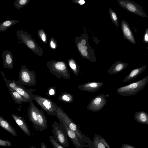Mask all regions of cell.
<instances>
[{
  "mask_svg": "<svg viewBox=\"0 0 148 148\" xmlns=\"http://www.w3.org/2000/svg\"><path fill=\"white\" fill-rule=\"evenodd\" d=\"M88 38L87 33H83L79 36L75 37V45L79 54L82 58L91 62H96L94 50L89 45Z\"/></svg>",
  "mask_w": 148,
  "mask_h": 148,
  "instance_id": "6da1fadb",
  "label": "cell"
},
{
  "mask_svg": "<svg viewBox=\"0 0 148 148\" xmlns=\"http://www.w3.org/2000/svg\"><path fill=\"white\" fill-rule=\"evenodd\" d=\"M56 116L60 118L62 121L64 122L73 131L76 135L82 139L85 143H87L90 139L86 136L81 132L79 128L76 123L72 120L60 107L57 105L56 110Z\"/></svg>",
  "mask_w": 148,
  "mask_h": 148,
  "instance_id": "7a4b0ae2",
  "label": "cell"
},
{
  "mask_svg": "<svg viewBox=\"0 0 148 148\" xmlns=\"http://www.w3.org/2000/svg\"><path fill=\"white\" fill-rule=\"evenodd\" d=\"M47 66L50 72L58 79H70V74L67 64L63 61L53 60L47 63Z\"/></svg>",
  "mask_w": 148,
  "mask_h": 148,
  "instance_id": "3957f363",
  "label": "cell"
},
{
  "mask_svg": "<svg viewBox=\"0 0 148 148\" xmlns=\"http://www.w3.org/2000/svg\"><path fill=\"white\" fill-rule=\"evenodd\" d=\"M19 43H22L34 53L39 56H42L43 52L42 49L36 42L35 40L26 31L18 30L16 33Z\"/></svg>",
  "mask_w": 148,
  "mask_h": 148,
  "instance_id": "277c9868",
  "label": "cell"
},
{
  "mask_svg": "<svg viewBox=\"0 0 148 148\" xmlns=\"http://www.w3.org/2000/svg\"><path fill=\"white\" fill-rule=\"evenodd\" d=\"M148 82V76L128 85L118 88L117 92L123 96H133L143 89Z\"/></svg>",
  "mask_w": 148,
  "mask_h": 148,
  "instance_id": "5b68a950",
  "label": "cell"
},
{
  "mask_svg": "<svg viewBox=\"0 0 148 148\" xmlns=\"http://www.w3.org/2000/svg\"><path fill=\"white\" fill-rule=\"evenodd\" d=\"M57 118L60 124L57 122H53L52 126L53 137L58 143L64 147H67L69 144L66 129L62 121L59 117Z\"/></svg>",
  "mask_w": 148,
  "mask_h": 148,
  "instance_id": "8992f818",
  "label": "cell"
},
{
  "mask_svg": "<svg viewBox=\"0 0 148 148\" xmlns=\"http://www.w3.org/2000/svg\"><path fill=\"white\" fill-rule=\"evenodd\" d=\"M19 79L18 82L22 85L29 86H34L36 83V73L29 70L25 65H22L19 72Z\"/></svg>",
  "mask_w": 148,
  "mask_h": 148,
  "instance_id": "52a82bcc",
  "label": "cell"
},
{
  "mask_svg": "<svg viewBox=\"0 0 148 148\" xmlns=\"http://www.w3.org/2000/svg\"><path fill=\"white\" fill-rule=\"evenodd\" d=\"M34 100L49 115L56 116L57 105L49 99L39 95H34Z\"/></svg>",
  "mask_w": 148,
  "mask_h": 148,
  "instance_id": "ba28073f",
  "label": "cell"
},
{
  "mask_svg": "<svg viewBox=\"0 0 148 148\" xmlns=\"http://www.w3.org/2000/svg\"><path fill=\"white\" fill-rule=\"evenodd\" d=\"M119 5L128 11L140 16L148 18L141 6L130 0H117Z\"/></svg>",
  "mask_w": 148,
  "mask_h": 148,
  "instance_id": "9c48e42d",
  "label": "cell"
},
{
  "mask_svg": "<svg viewBox=\"0 0 148 148\" xmlns=\"http://www.w3.org/2000/svg\"><path fill=\"white\" fill-rule=\"evenodd\" d=\"M107 103L105 95L100 94L94 97L87 106V109L89 111L97 112L101 110Z\"/></svg>",
  "mask_w": 148,
  "mask_h": 148,
  "instance_id": "30bf717a",
  "label": "cell"
},
{
  "mask_svg": "<svg viewBox=\"0 0 148 148\" xmlns=\"http://www.w3.org/2000/svg\"><path fill=\"white\" fill-rule=\"evenodd\" d=\"M89 148H111L107 141L100 135L95 134L92 141L91 140L86 144L84 145V147Z\"/></svg>",
  "mask_w": 148,
  "mask_h": 148,
  "instance_id": "8fae6325",
  "label": "cell"
},
{
  "mask_svg": "<svg viewBox=\"0 0 148 148\" xmlns=\"http://www.w3.org/2000/svg\"><path fill=\"white\" fill-rule=\"evenodd\" d=\"M14 90L26 99L30 103L32 102L34 100V94L32 93L36 90L35 88L26 89L23 85L21 84L18 82L16 87Z\"/></svg>",
  "mask_w": 148,
  "mask_h": 148,
  "instance_id": "7c38bea8",
  "label": "cell"
},
{
  "mask_svg": "<svg viewBox=\"0 0 148 148\" xmlns=\"http://www.w3.org/2000/svg\"><path fill=\"white\" fill-rule=\"evenodd\" d=\"M121 25L124 39H126L133 44H136V42L134 34L128 23L122 19L121 22Z\"/></svg>",
  "mask_w": 148,
  "mask_h": 148,
  "instance_id": "4fadbf2b",
  "label": "cell"
},
{
  "mask_svg": "<svg viewBox=\"0 0 148 148\" xmlns=\"http://www.w3.org/2000/svg\"><path fill=\"white\" fill-rule=\"evenodd\" d=\"M62 122L66 129L68 137L71 139L76 148H84V145L85 144L84 142L79 138L75 133L64 122Z\"/></svg>",
  "mask_w": 148,
  "mask_h": 148,
  "instance_id": "5bb4252c",
  "label": "cell"
},
{
  "mask_svg": "<svg viewBox=\"0 0 148 148\" xmlns=\"http://www.w3.org/2000/svg\"><path fill=\"white\" fill-rule=\"evenodd\" d=\"M38 108L33 102L30 103L28 110V115L29 121L31 122L36 130L38 131L37 114Z\"/></svg>",
  "mask_w": 148,
  "mask_h": 148,
  "instance_id": "9a60e30c",
  "label": "cell"
},
{
  "mask_svg": "<svg viewBox=\"0 0 148 148\" xmlns=\"http://www.w3.org/2000/svg\"><path fill=\"white\" fill-rule=\"evenodd\" d=\"M103 84L102 82H87L78 86L77 87L81 90L94 92L99 89Z\"/></svg>",
  "mask_w": 148,
  "mask_h": 148,
  "instance_id": "2e32d148",
  "label": "cell"
},
{
  "mask_svg": "<svg viewBox=\"0 0 148 148\" xmlns=\"http://www.w3.org/2000/svg\"><path fill=\"white\" fill-rule=\"evenodd\" d=\"M3 66L4 67L12 69L13 66V55L9 50L3 51L2 53Z\"/></svg>",
  "mask_w": 148,
  "mask_h": 148,
  "instance_id": "e0dca14e",
  "label": "cell"
},
{
  "mask_svg": "<svg viewBox=\"0 0 148 148\" xmlns=\"http://www.w3.org/2000/svg\"><path fill=\"white\" fill-rule=\"evenodd\" d=\"M128 66L127 63L117 61L108 69L107 73L111 75L118 73L125 69Z\"/></svg>",
  "mask_w": 148,
  "mask_h": 148,
  "instance_id": "ac0fdd59",
  "label": "cell"
},
{
  "mask_svg": "<svg viewBox=\"0 0 148 148\" xmlns=\"http://www.w3.org/2000/svg\"><path fill=\"white\" fill-rule=\"evenodd\" d=\"M11 116L16 124L20 127L25 134L31 136L30 132L28 126L24 119L21 116H19L15 114H12Z\"/></svg>",
  "mask_w": 148,
  "mask_h": 148,
  "instance_id": "d6986e66",
  "label": "cell"
},
{
  "mask_svg": "<svg viewBox=\"0 0 148 148\" xmlns=\"http://www.w3.org/2000/svg\"><path fill=\"white\" fill-rule=\"evenodd\" d=\"M38 124L39 130L42 132L47 128L48 123L44 112L38 109L37 114Z\"/></svg>",
  "mask_w": 148,
  "mask_h": 148,
  "instance_id": "ffe728a7",
  "label": "cell"
},
{
  "mask_svg": "<svg viewBox=\"0 0 148 148\" xmlns=\"http://www.w3.org/2000/svg\"><path fill=\"white\" fill-rule=\"evenodd\" d=\"M147 66V65L146 64L131 70L128 75L124 78L123 82H126L136 78L145 70Z\"/></svg>",
  "mask_w": 148,
  "mask_h": 148,
  "instance_id": "44dd1931",
  "label": "cell"
},
{
  "mask_svg": "<svg viewBox=\"0 0 148 148\" xmlns=\"http://www.w3.org/2000/svg\"><path fill=\"white\" fill-rule=\"evenodd\" d=\"M0 126L13 136H17V132L14 128L8 121L0 115Z\"/></svg>",
  "mask_w": 148,
  "mask_h": 148,
  "instance_id": "7402d4cb",
  "label": "cell"
},
{
  "mask_svg": "<svg viewBox=\"0 0 148 148\" xmlns=\"http://www.w3.org/2000/svg\"><path fill=\"white\" fill-rule=\"evenodd\" d=\"M134 119L136 121L148 125V114L146 112L144 111L136 112L134 115Z\"/></svg>",
  "mask_w": 148,
  "mask_h": 148,
  "instance_id": "603a6c76",
  "label": "cell"
},
{
  "mask_svg": "<svg viewBox=\"0 0 148 148\" xmlns=\"http://www.w3.org/2000/svg\"><path fill=\"white\" fill-rule=\"evenodd\" d=\"M9 90L11 96L15 102L18 104L23 103H28L27 100L14 90L10 89Z\"/></svg>",
  "mask_w": 148,
  "mask_h": 148,
  "instance_id": "cb8c5ba5",
  "label": "cell"
},
{
  "mask_svg": "<svg viewBox=\"0 0 148 148\" xmlns=\"http://www.w3.org/2000/svg\"><path fill=\"white\" fill-rule=\"evenodd\" d=\"M18 20L12 19L4 21L0 23V32H4L11 26L18 23Z\"/></svg>",
  "mask_w": 148,
  "mask_h": 148,
  "instance_id": "d4e9b609",
  "label": "cell"
},
{
  "mask_svg": "<svg viewBox=\"0 0 148 148\" xmlns=\"http://www.w3.org/2000/svg\"><path fill=\"white\" fill-rule=\"evenodd\" d=\"M58 99L60 101L67 103L72 102L74 99V97L71 94L66 92L59 95Z\"/></svg>",
  "mask_w": 148,
  "mask_h": 148,
  "instance_id": "484cf974",
  "label": "cell"
},
{
  "mask_svg": "<svg viewBox=\"0 0 148 148\" xmlns=\"http://www.w3.org/2000/svg\"><path fill=\"white\" fill-rule=\"evenodd\" d=\"M69 65L75 76H77L79 73V67L75 60L73 58L68 61Z\"/></svg>",
  "mask_w": 148,
  "mask_h": 148,
  "instance_id": "4316f807",
  "label": "cell"
},
{
  "mask_svg": "<svg viewBox=\"0 0 148 148\" xmlns=\"http://www.w3.org/2000/svg\"><path fill=\"white\" fill-rule=\"evenodd\" d=\"M1 72L2 76L3 77V79L5 82L7 87L9 89H11L14 90L17 84L18 81L14 80L12 81L8 80L5 76L3 73L1 71Z\"/></svg>",
  "mask_w": 148,
  "mask_h": 148,
  "instance_id": "83f0119b",
  "label": "cell"
},
{
  "mask_svg": "<svg viewBox=\"0 0 148 148\" xmlns=\"http://www.w3.org/2000/svg\"><path fill=\"white\" fill-rule=\"evenodd\" d=\"M109 11L110 18L113 23L117 28L119 27L118 18L116 13L110 8L109 9Z\"/></svg>",
  "mask_w": 148,
  "mask_h": 148,
  "instance_id": "f1b7e54d",
  "label": "cell"
},
{
  "mask_svg": "<svg viewBox=\"0 0 148 148\" xmlns=\"http://www.w3.org/2000/svg\"><path fill=\"white\" fill-rule=\"evenodd\" d=\"M30 0H16L14 3V6L17 9H19L26 5Z\"/></svg>",
  "mask_w": 148,
  "mask_h": 148,
  "instance_id": "f546056e",
  "label": "cell"
},
{
  "mask_svg": "<svg viewBox=\"0 0 148 148\" xmlns=\"http://www.w3.org/2000/svg\"><path fill=\"white\" fill-rule=\"evenodd\" d=\"M38 36L40 39L45 43H46L47 42V37L44 31L42 29H40L38 31Z\"/></svg>",
  "mask_w": 148,
  "mask_h": 148,
  "instance_id": "4dcf8cb0",
  "label": "cell"
},
{
  "mask_svg": "<svg viewBox=\"0 0 148 148\" xmlns=\"http://www.w3.org/2000/svg\"><path fill=\"white\" fill-rule=\"evenodd\" d=\"M49 141L53 147V148H65L57 142L52 136H49Z\"/></svg>",
  "mask_w": 148,
  "mask_h": 148,
  "instance_id": "1f68e13d",
  "label": "cell"
},
{
  "mask_svg": "<svg viewBox=\"0 0 148 148\" xmlns=\"http://www.w3.org/2000/svg\"><path fill=\"white\" fill-rule=\"evenodd\" d=\"M56 90V88L53 86L49 87L47 89L46 95L49 97L55 95Z\"/></svg>",
  "mask_w": 148,
  "mask_h": 148,
  "instance_id": "d6a6232c",
  "label": "cell"
},
{
  "mask_svg": "<svg viewBox=\"0 0 148 148\" xmlns=\"http://www.w3.org/2000/svg\"><path fill=\"white\" fill-rule=\"evenodd\" d=\"M49 47L51 49H55L57 47V44L56 41L52 37L50 40L49 42Z\"/></svg>",
  "mask_w": 148,
  "mask_h": 148,
  "instance_id": "836d02e7",
  "label": "cell"
},
{
  "mask_svg": "<svg viewBox=\"0 0 148 148\" xmlns=\"http://www.w3.org/2000/svg\"><path fill=\"white\" fill-rule=\"evenodd\" d=\"M12 146L11 142L10 141L0 139V146L11 147Z\"/></svg>",
  "mask_w": 148,
  "mask_h": 148,
  "instance_id": "e575fe53",
  "label": "cell"
},
{
  "mask_svg": "<svg viewBox=\"0 0 148 148\" xmlns=\"http://www.w3.org/2000/svg\"><path fill=\"white\" fill-rule=\"evenodd\" d=\"M143 42L146 43L148 44V28H147L143 37Z\"/></svg>",
  "mask_w": 148,
  "mask_h": 148,
  "instance_id": "d590c367",
  "label": "cell"
},
{
  "mask_svg": "<svg viewBox=\"0 0 148 148\" xmlns=\"http://www.w3.org/2000/svg\"><path fill=\"white\" fill-rule=\"evenodd\" d=\"M121 148H136L134 147L131 145H129L128 144H127L124 143L123 144L121 147Z\"/></svg>",
  "mask_w": 148,
  "mask_h": 148,
  "instance_id": "8d00e7d4",
  "label": "cell"
},
{
  "mask_svg": "<svg viewBox=\"0 0 148 148\" xmlns=\"http://www.w3.org/2000/svg\"><path fill=\"white\" fill-rule=\"evenodd\" d=\"M72 1L73 3H77L81 5H83L85 3V1L84 0H74Z\"/></svg>",
  "mask_w": 148,
  "mask_h": 148,
  "instance_id": "74e56055",
  "label": "cell"
},
{
  "mask_svg": "<svg viewBox=\"0 0 148 148\" xmlns=\"http://www.w3.org/2000/svg\"><path fill=\"white\" fill-rule=\"evenodd\" d=\"M40 148H47L46 144L43 142L40 144Z\"/></svg>",
  "mask_w": 148,
  "mask_h": 148,
  "instance_id": "f35d334b",
  "label": "cell"
},
{
  "mask_svg": "<svg viewBox=\"0 0 148 148\" xmlns=\"http://www.w3.org/2000/svg\"><path fill=\"white\" fill-rule=\"evenodd\" d=\"M29 148H36L34 146H32L30 147Z\"/></svg>",
  "mask_w": 148,
  "mask_h": 148,
  "instance_id": "ab89813d",
  "label": "cell"
}]
</instances>
